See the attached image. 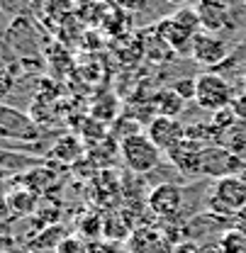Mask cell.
Returning a JSON list of instances; mask_svg holds the SVG:
<instances>
[{
	"mask_svg": "<svg viewBox=\"0 0 246 253\" xmlns=\"http://www.w3.org/2000/svg\"><path fill=\"white\" fill-rule=\"evenodd\" d=\"M219 249L222 253H246V229H224L219 236Z\"/></svg>",
	"mask_w": 246,
	"mask_h": 253,
	"instance_id": "cell-14",
	"label": "cell"
},
{
	"mask_svg": "<svg viewBox=\"0 0 246 253\" xmlns=\"http://www.w3.org/2000/svg\"><path fill=\"white\" fill-rule=\"evenodd\" d=\"M173 244L163 231L151 229V226H139L129 234L127 239V251L129 253H173Z\"/></svg>",
	"mask_w": 246,
	"mask_h": 253,
	"instance_id": "cell-10",
	"label": "cell"
},
{
	"mask_svg": "<svg viewBox=\"0 0 246 253\" xmlns=\"http://www.w3.org/2000/svg\"><path fill=\"white\" fill-rule=\"evenodd\" d=\"M183 95H178L173 88H166V90H158L154 95V107L163 117H178L183 112Z\"/></svg>",
	"mask_w": 246,
	"mask_h": 253,
	"instance_id": "cell-13",
	"label": "cell"
},
{
	"mask_svg": "<svg viewBox=\"0 0 246 253\" xmlns=\"http://www.w3.org/2000/svg\"><path fill=\"white\" fill-rule=\"evenodd\" d=\"M193 100L202 110L219 112V110H227L232 105L234 90H232V85H229V81L224 76L205 71V73L195 76V95H193Z\"/></svg>",
	"mask_w": 246,
	"mask_h": 253,
	"instance_id": "cell-4",
	"label": "cell"
},
{
	"mask_svg": "<svg viewBox=\"0 0 246 253\" xmlns=\"http://www.w3.org/2000/svg\"><path fill=\"white\" fill-rule=\"evenodd\" d=\"M51 156L56 158V161H63V163L76 161V158L81 156V141H78L76 136H61V139L54 144Z\"/></svg>",
	"mask_w": 246,
	"mask_h": 253,
	"instance_id": "cell-15",
	"label": "cell"
},
{
	"mask_svg": "<svg viewBox=\"0 0 246 253\" xmlns=\"http://www.w3.org/2000/svg\"><path fill=\"white\" fill-rule=\"evenodd\" d=\"M202 149L205 144L195 141V139H188L185 136L181 144H176L166 156L171 158V163L183 173V175H200V163H202Z\"/></svg>",
	"mask_w": 246,
	"mask_h": 253,
	"instance_id": "cell-11",
	"label": "cell"
},
{
	"mask_svg": "<svg viewBox=\"0 0 246 253\" xmlns=\"http://www.w3.org/2000/svg\"><path fill=\"white\" fill-rule=\"evenodd\" d=\"M173 253H202V246H197L195 241H181L176 244Z\"/></svg>",
	"mask_w": 246,
	"mask_h": 253,
	"instance_id": "cell-23",
	"label": "cell"
},
{
	"mask_svg": "<svg viewBox=\"0 0 246 253\" xmlns=\"http://www.w3.org/2000/svg\"><path fill=\"white\" fill-rule=\"evenodd\" d=\"M185 190L176 183H161L151 188L149 192V210L154 212L158 219H173L178 217L181 207H183Z\"/></svg>",
	"mask_w": 246,
	"mask_h": 253,
	"instance_id": "cell-8",
	"label": "cell"
},
{
	"mask_svg": "<svg viewBox=\"0 0 246 253\" xmlns=\"http://www.w3.org/2000/svg\"><path fill=\"white\" fill-rule=\"evenodd\" d=\"M246 205V180L239 175H227L215 180V188L207 197V210L212 217L222 219H237Z\"/></svg>",
	"mask_w": 246,
	"mask_h": 253,
	"instance_id": "cell-1",
	"label": "cell"
},
{
	"mask_svg": "<svg viewBox=\"0 0 246 253\" xmlns=\"http://www.w3.org/2000/svg\"><path fill=\"white\" fill-rule=\"evenodd\" d=\"M166 2H171V5H178V7H185L190 0H166Z\"/></svg>",
	"mask_w": 246,
	"mask_h": 253,
	"instance_id": "cell-25",
	"label": "cell"
},
{
	"mask_svg": "<svg viewBox=\"0 0 246 253\" xmlns=\"http://www.w3.org/2000/svg\"><path fill=\"white\" fill-rule=\"evenodd\" d=\"M37 134H39V126L32 117L0 102V139L32 141V139H37Z\"/></svg>",
	"mask_w": 246,
	"mask_h": 253,
	"instance_id": "cell-6",
	"label": "cell"
},
{
	"mask_svg": "<svg viewBox=\"0 0 246 253\" xmlns=\"http://www.w3.org/2000/svg\"><path fill=\"white\" fill-rule=\"evenodd\" d=\"M27 5H30V0H0V7H2L5 12H10V15L22 12Z\"/></svg>",
	"mask_w": 246,
	"mask_h": 253,
	"instance_id": "cell-21",
	"label": "cell"
},
{
	"mask_svg": "<svg viewBox=\"0 0 246 253\" xmlns=\"http://www.w3.org/2000/svg\"><path fill=\"white\" fill-rule=\"evenodd\" d=\"M237 226H239V229H246V205L244 207H242V212H239V214H237Z\"/></svg>",
	"mask_w": 246,
	"mask_h": 253,
	"instance_id": "cell-24",
	"label": "cell"
},
{
	"mask_svg": "<svg viewBox=\"0 0 246 253\" xmlns=\"http://www.w3.org/2000/svg\"><path fill=\"white\" fill-rule=\"evenodd\" d=\"M239 168H244V161L234 151H229L227 146H205L202 149L200 175H210V178L219 180L227 175H237Z\"/></svg>",
	"mask_w": 246,
	"mask_h": 253,
	"instance_id": "cell-5",
	"label": "cell"
},
{
	"mask_svg": "<svg viewBox=\"0 0 246 253\" xmlns=\"http://www.w3.org/2000/svg\"><path fill=\"white\" fill-rule=\"evenodd\" d=\"M63 236H68L63 226H49V229L32 244V249H51V251H56V246L61 244Z\"/></svg>",
	"mask_w": 246,
	"mask_h": 253,
	"instance_id": "cell-17",
	"label": "cell"
},
{
	"mask_svg": "<svg viewBox=\"0 0 246 253\" xmlns=\"http://www.w3.org/2000/svg\"><path fill=\"white\" fill-rule=\"evenodd\" d=\"M120 154H122L124 166L132 173H137V175L151 173L156 166L161 163V156H163V151L149 139L147 131L127 134L122 139V144H120Z\"/></svg>",
	"mask_w": 246,
	"mask_h": 253,
	"instance_id": "cell-2",
	"label": "cell"
},
{
	"mask_svg": "<svg viewBox=\"0 0 246 253\" xmlns=\"http://www.w3.org/2000/svg\"><path fill=\"white\" fill-rule=\"evenodd\" d=\"M195 12L200 17V27L210 34H219L229 27V7L224 0H197Z\"/></svg>",
	"mask_w": 246,
	"mask_h": 253,
	"instance_id": "cell-12",
	"label": "cell"
},
{
	"mask_svg": "<svg viewBox=\"0 0 246 253\" xmlns=\"http://www.w3.org/2000/svg\"><path fill=\"white\" fill-rule=\"evenodd\" d=\"M88 253H122V246L112 239L107 241H91L88 244Z\"/></svg>",
	"mask_w": 246,
	"mask_h": 253,
	"instance_id": "cell-19",
	"label": "cell"
},
{
	"mask_svg": "<svg viewBox=\"0 0 246 253\" xmlns=\"http://www.w3.org/2000/svg\"><path fill=\"white\" fill-rule=\"evenodd\" d=\"M10 207L17 212V214H30L32 210L37 207V195L30 192V190H22V192H10L7 197Z\"/></svg>",
	"mask_w": 246,
	"mask_h": 253,
	"instance_id": "cell-16",
	"label": "cell"
},
{
	"mask_svg": "<svg viewBox=\"0 0 246 253\" xmlns=\"http://www.w3.org/2000/svg\"><path fill=\"white\" fill-rule=\"evenodd\" d=\"M229 110H232L237 117L246 120V95H242V97H234V100H232V105H229Z\"/></svg>",
	"mask_w": 246,
	"mask_h": 253,
	"instance_id": "cell-22",
	"label": "cell"
},
{
	"mask_svg": "<svg viewBox=\"0 0 246 253\" xmlns=\"http://www.w3.org/2000/svg\"><path fill=\"white\" fill-rule=\"evenodd\" d=\"M147 134H149V139L154 141L163 154H168L176 144H181L185 139V126L176 117L156 115L154 120L149 122V126H147Z\"/></svg>",
	"mask_w": 246,
	"mask_h": 253,
	"instance_id": "cell-9",
	"label": "cell"
},
{
	"mask_svg": "<svg viewBox=\"0 0 246 253\" xmlns=\"http://www.w3.org/2000/svg\"><path fill=\"white\" fill-rule=\"evenodd\" d=\"M200 32V17L195 12V7H181L176 15L166 17L158 25V37L176 51H190L195 34Z\"/></svg>",
	"mask_w": 246,
	"mask_h": 253,
	"instance_id": "cell-3",
	"label": "cell"
},
{
	"mask_svg": "<svg viewBox=\"0 0 246 253\" xmlns=\"http://www.w3.org/2000/svg\"><path fill=\"white\" fill-rule=\"evenodd\" d=\"M12 85H15V78H12L5 68H0V100L12 93Z\"/></svg>",
	"mask_w": 246,
	"mask_h": 253,
	"instance_id": "cell-20",
	"label": "cell"
},
{
	"mask_svg": "<svg viewBox=\"0 0 246 253\" xmlns=\"http://www.w3.org/2000/svg\"><path fill=\"white\" fill-rule=\"evenodd\" d=\"M2 253H32L27 249H10V251H2Z\"/></svg>",
	"mask_w": 246,
	"mask_h": 253,
	"instance_id": "cell-26",
	"label": "cell"
},
{
	"mask_svg": "<svg viewBox=\"0 0 246 253\" xmlns=\"http://www.w3.org/2000/svg\"><path fill=\"white\" fill-rule=\"evenodd\" d=\"M244 90H246V78H244Z\"/></svg>",
	"mask_w": 246,
	"mask_h": 253,
	"instance_id": "cell-27",
	"label": "cell"
},
{
	"mask_svg": "<svg viewBox=\"0 0 246 253\" xmlns=\"http://www.w3.org/2000/svg\"><path fill=\"white\" fill-rule=\"evenodd\" d=\"M54 253H88V244L81 239V236H63L61 244L56 246Z\"/></svg>",
	"mask_w": 246,
	"mask_h": 253,
	"instance_id": "cell-18",
	"label": "cell"
},
{
	"mask_svg": "<svg viewBox=\"0 0 246 253\" xmlns=\"http://www.w3.org/2000/svg\"><path fill=\"white\" fill-rule=\"evenodd\" d=\"M107 2H117V0H107Z\"/></svg>",
	"mask_w": 246,
	"mask_h": 253,
	"instance_id": "cell-28",
	"label": "cell"
},
{
	"mask_svg": "<svg viewBox=\"0 0 246 253\" xmlns=\"http://www.w3.org/2000/svg\"><path fill=\"white\" fill-rule=\"evenodd\" d=\"M190 56L193 61L200 66H217L224 63L229 56V44L219 37V34H210V32H197L190 46Z\"/></svg>",
	"mask_w": 246,
	"mask_h": 253,
	"instance_id": "cell-7",
	"label": "cell"
}]
</instances>
